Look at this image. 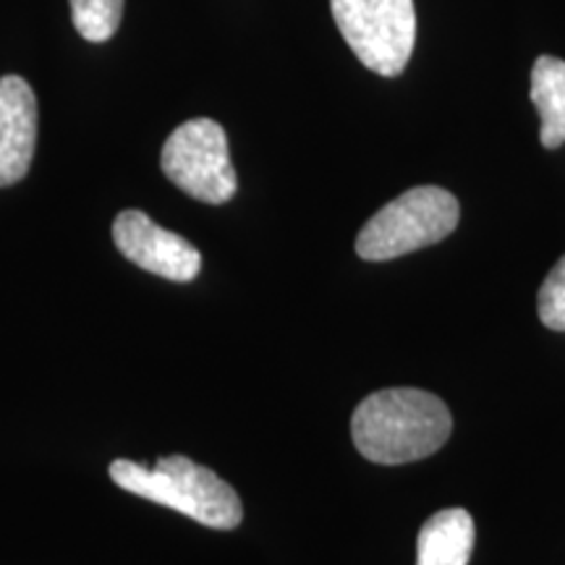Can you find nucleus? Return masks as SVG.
Listing matches in <instances>:
<instances>
[{
  "instance_id": "f257e3e1",
  "label": "nucleus",
  "mask_w": 565,
  "mask_h": 565,
  "mask_svg": "<svg viewBox=\"0 0 565 565\" xmlns=\"http://www.w3.org/2000/svg\"><path fill=\"white\" fill-rule=\"evenodd\" d=\"M454 416L419 387H387L366 395L351 416V437L366 461L398 466L437 454L448 443Z\"/></svg>"
},
{
  "instance_id": "f03ea898",
  "label": "nucleus",
  "mask_w": 565,
  "mask_h": 565,
  "mask_svg": "<svg viewBox=\"0 0 565 565\" xmlns=\"http://www.w3.org/2000/svg\"><path fill=\"white\" fill-rule=\"evenodd\" d=\"M108 475L124 492L179 511L202 526L228 532L244 519V505L236 490L207 466L194 463L186 456L158 458L154 466L116 458Z\"/></svg>"
},
{
  "instance_id": "7ed1b4c3",
  "label": "nucleus",
  "mask_w": 565,
  "mask_h": 565,
  "mask_svg": "<svg viewBox=\"0 0 565 565\" xmlns=\"http://www.w3.org/2000/svg\"><path fill=\"white\" fill-rule=\"evenodd\" d=\"M461 207L440 186L408 189L377 210L356 236V254L366 263H387L408 252L440 244L456 231Z\"/></svg>"
},
{
  "instance_id": "20e7f679",
  "label": "nucleus",
  "mask_w": 565,
  "mask_h": 565,
  "mask_svg": "<svg viewBox=\"0 0 565 565\" xmlns=\"http://www.w3.org/2000/svg\"><path fill=\"white\" fill-rule=\"evenodd\" d=\"M351 53L377 76H401L416 42L414 0H330Z\"/></svg>"
},
{
  "instance_id": "39448f33",
  "label": "nucleus",
  "mask_w": 565,
  "mask_h": 565,
  "mask_svg": "<svg viewBox=\"0 0 565 565\" xmlns=\"http://www.w3.org/2000/svg\"><path fill=\"white\" fill-rule=\"evenodd\" d=\"M160 166L168 181L200 202L225 204L236 194L228 137L212 118L181 124L162 145Z\"/></svg>"
},
{
  "instance_id": "423d86ee",
  "label": "nucleus",
  "mask_w": 565,
  "mask_h": 565,
  "mask_svg": "<svg viewBox=\"0 0 565 565\" xmlns=\"http://www.w3.org/2000/svg\"><path fill=\"white\" fill-rule=\"evenodd\" d=\"M113 242L129 263L173 282H192L202 270V254L179 233L166 231L141 210H124L113 221Z\"/></svg>"
},
{
  "instance_id": "0eeeda50",
  "label": "nucleus",
  "mask_w": 565,
  "mask_h": 565,
  "mask_svg": "<svg viewBox=\"0 0 565 565\" xmlns=\"http://www.w3.org/2000/svg\"><path fill=\"white\" fill-rule=\"evenodd\" d=\"M38 147V100L21 76L0 79V189L30 173Z\"/></svg>"
},
{
  "instance_id": "6e6552de",
  "label": "nucleus",
  "mask_w": 565,
  "mask_h": 565,
  "mask_svg": "<svg viewBox=\"0 0 565 565\" xmlns=\"http://www.w3.org/2000/svg\"><path fill=\"white\" fill-rule=\"evenodd\" d=\"M475 519L463 508L429 515L416 536V565H469Z\"/></svg>"
},
{
  "instance_id": "1a4fd4ad",
  "label": "nucleus",
  "mask_w": 565,
  "mask_h": 565,
  "mask_svg": "<svg viewBox=\"0 0 565 565\" xmlns=\"http://www.w3.org/2000/svg\"><path fill=\"white\" fill-rule=\"evenodd\" d=\"M536 113H540V141L545 150L565 145V61L555 55H540L532 68L529 87Z\"/></svg>"
},
{
  "instance_id": "9d476101",
  "label": "nucleus",
  "mask_w": 565,
  "mask_h": 565,
  "mask_svg": "<svg viewBox=\"0 0 565 565\" xmlns=\"http://www.w3.org/2000/svg\"><path fill=\"white\" fill-rule=\"evenodd\" d=\"M74 30L87 42H108L124 19V0H68Z\"/></svg>"
},
{
  "instance_id": "9b49d317",
  "label": "nucleus",
  "mask_w": 565,
  "mask_h": 565,
  "mask_svg": "<svg viewBox=\"0 0 565 565\" xmlns=\"http://www.w3.org/2000/svg\"><path fill=\"white\" fill-rule=\"evenodd\" d=\"M536 309H540V320L545 328L565 333V257L557 259V265L542 282Z\"/></svg>"
}]
</instances>
